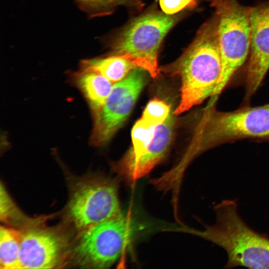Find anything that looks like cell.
<instances>
[{
  "mask_svg": "<svg viewBox=\"0 0 269 269\" xmlns=\"http://www.w3.org/2000/svg\"><path fill=\"white\" fill-rule=\"evenodd\" d=\"M218 23L215 13L200 27L180 57L160 69L181 80L180 100L173 112L175 115L200 104L214 93L221 71Z\"/></svg>",
  "mask_w": 269,
  "mask_h": 269,
  "instance_id": "6da1fadb",
  "label": "cell"
},
{
  "mask_svg": "<svg viewBox=\"0 0 269 269\" xmlns=\"http://www.w3.org/2000/svg\"><path fill=\"white\" fill-rule=\"evenodd\" d=\"M209 103L200 113L193 138L180 160L187 166L199 154L217 145L246 138H269V103L221 112Z\"/></svg>",
  "mask_w": 269,
  "mask_h": 269,
  "instance_id": "7a4b0ae2",
  "label": "cell"
},
{
  "mask_svg": "<svg viewBox=\"0 0 269 269\" xmlns=\"http://www.w3.org/2000/svg\"><path fill=\"white\" fill-rule=\"evenodd\" d=\"M216 222L193 233L224 249L228 257L225 268L243 267L269 269V237L247 226L239 215L235 200H225L214 207Z\"/></svg>",
  "mask_w": 269,
  "mask_h": 269,
  "instance_id": "3957f363",
  "label": "cell"
},
{
  "mask_svg": "<svg viewBox=\"0 0 269 269\" xmlns=\"http://www.w3.org/2000/svg\"><path fill=\"white\" fill-rule=\"evenodd\" d=\"M64 213L63 225L76 234L120 215L116 182L91 174L76 179L70 185Z\"/></svg>",
  "mask_w": 269,
  "mask_h": 269,
  "instance_id": "277c9868",
  "label": "cell"
},
{
  "mask_svg": "<svg viewBox=\"0 0 269 269\" xmlns=\"http://www.w3.org/2000/svg\"><path fill=\"white\" fill-rule=\"evenodd\" d=\"M176 19L157 11L135 18L111 40L110 54L123 57L156 78L160 71L158 65L160 45Z\"/></svg>",
  "mask_w": 269,
  "mask_h": 269,
  "instance_id": "5b68a950",
  "label": "cell"
},
{
  "mask_svg": "<svg viewBox=\"0 0 269 269\" xmlns=\"http://www.w3.org/2000/svg\"><path fill=\"white\" fill-rule=\"evenodd\" d=\"M218 18V33L221 71L210 100L216 103L231 78L244 64L250 52V9L238 0H209Z\"/></svg>",
  "mask_w": 269,
  "mask_h": 269,
  "instance_id": "8992f818",
  "label": "cell"
},
{
  "mask_svg": "<svg viewBox=\"0 0 269 269\" xmlns=\"http://www.w3.org/2000/svg\"><path fill=\"white\" fill-rule=\"evenodd\" d=\"M129 218L122 213L75 235L68 265L83 268H107L119 258L130 237Z\"/></svg>",
  "mask_w": 269,
  "mask_h": 269,
  "instance_id": "52a82bcc",
  "label": "cell"
},
{
  "mask_svg": "<svg viewBox=\"0 0 269 269\" xmlns=\"http://www.w3.org/2000/svg\"><path fill=\"white\" fill-rule=\"evenodd\" d=\"M46 217L34 218L20 232L19 260L22 269L62 268L68 265L73 236L64 225L49 227Z\"/></svg>",
  "mask_w": 269,
  "mask_h": 269,
  "instance_id": "ba28073f",
  "label": "cell"
},
{
  "mask_svg": "<svg viewBox=\"0 0 269 269\" xmlns=\"http://www.w3.org/2000/svg\"><path fill=\"white\" fill-rule=\"evenodd\" d=\"M146 71L139 67L113 85L105 104L94 117L90 142L95 146L106 143L132 112L146 82Z\"/></svg>",
  "mask_w": 269,
  "mask_h": 269,
  "instance_id": "9c48e42d",
  "label": "cell"
},
{
  "mask_svg": "<svg viewBox=\"0 0 269 269\" xmlns=\"http://www.w3.org/2000/svg\"><path fill=\"white\" fill-rule=\"evenodd\" d=\"M251 39L244 102L247 104L269 70V0L250 9Z\"/></svg>",
  "mask_w": 269,
  "mask_h": 269,
  "instance_id": "30bf717a",
  "label": "cell"
},
{
  "mask_svg": "<svg viewBox=\"0 0 269 269\" xmlns=\"http://www.w3.org/2000/svg\"><path fill=\"white\" fill-rule=\"evenodd\" d=\"M175 125L173 116L156 128L151 143L138 160L121 176L129 182L134 181L147 174L164 157L170 144Z\"/></svg>",
  "mask_w": 269,
  "mask_h": 269,
  "instance_id": "8fae6325",
  "label": "cell"
},
{
  "mask_svg": "<svg viewBox=\"0 0 269 269\" xmlns=\"http://www.w3.org/2000/svg\"><path fill=\"white\" fill-rule=\"evenodd\" d=\"M73 79L94 116L105 104L113 83L96 72L81 69L73 74Z\"/></svg>",
  "mask_w": 269,
  "mask_h": 269,
  "instance_id": "7c38bea8",
  "label": "cell"
},
{
  "mask_svg": "<svg viewBox=\"0 0 269 269\" xmlns=\"http://www.w3.org/2000/svg\"><path fill=\"white\" fill-rule=\"evenodd\" d=\"M137 68L129 60L118 55L85 59L80 62V69L96 72L103 76L112 83L125 78Z\"/></svg>",
  "mask_w": 269,
  "mask_h": 269,
  "instance_id": "4fadbf2b",
  "label": "cell"
},
{
  "mask_svg": "<svg viewBox=\"0 0 269 269\" xmlns=\"http://www.w3.org/2000/svg\"><path fill=\"white\" fill-rule=\"evenodd\" d=\"M20 243L19 229L6 225L0 226V269H21L19 260Z\"/></svg>",
  "mask_w": 269,
  "mask_h": 269,
  "instance_id": "5bb4252c",
  "label": "cell"
},
{
  "mask_svg": "<svg viewBox=\"0 0 269 269\" xmlns=\"http://www.w3.org/2000/svg\"><path fill=\"white\" fill-rule=\"evenodd\" d=\"M0 219L7 226L19 229L33 218L25 217L11 200L2 183L0 190Z\"/></svg>",
  "mask_w": 269,
  "mask_h": 269,
  "instance_id": "9a60e30c",
  "label": "cell"
},
{
  "mask_svg": "<svg viewBox=\"0 0 269 269\" xmlns=\"http://www.w3.org/2000/svg\"><path fill=\"white\" fill-rule=\"evenodd\" d=\"M90 17L108 14L117 6L140 7L138 0H73Z\"/></svg>",
  "mask_w": 269,
  "mask_h": 269,
  "instance_id": "2e32d148",
  "label": "cell"
},
{
  "mask_svg": "<svg viewBox=\"0 0 269 269\" xmlns=\"http://www.w3.org/2000/svg\"><path fill=\"white\" fill-rule=\"evenodd\" d=\"M170 111V107L167 103L154 98L148 103L141 118L149 125L157 126L167 120Z\"/></svg>",
  "mask_w": 269,
  "mask_h": 269,
  "instance_id": "e0dca14e",
  "label": "cell"
},
{
  "mask_svg": "<svg viewBox=\"0 0 269 269\" xmlns=\"http://www.w3.org/2000/svg\"><path fill=\"white\" fill-rule=\"evenodd\" d=\"M160 8L163 13L173 15L181 10L194 7L196 0H159Z\"/></svg>",
  "mask_w": 269,
  "mask_h": 269,
  "instance_id": "ac0fdd59",
  "label": "cell"
}]
</instances>
